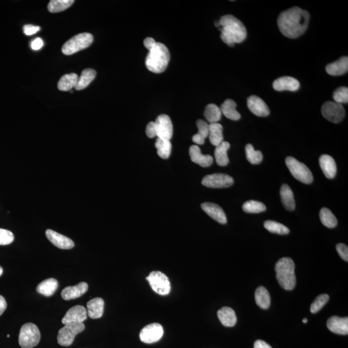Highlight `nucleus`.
I'll list each match as a JSON object with an SVG mask.
<instances>
[{"label":"nucleus","instance_id":"1","mask_svg":"<svg viewBox=\"0 0 348 348\" xmlns=\"http://www.w3.org/2000/svg\"><path fill=\"white\" fill-rule=\"evenodd\" d=\"M310 14L298 6L280 13L278 25L281 33L287 38L294 39L301 36L308 28Z\"/></svg>","mask_w":348,"mask_h":348},{"label":"nucleus","instance_id":"2","mask_svg":"<svg viewBox=\"0 0 348 348\" xmlns=\"http://www.w3.org/2000/svg\"><path fill=\"white\" fill-rule=\"evenodd\" d=\"M215 26L220 28L222 42L230 47H233L235 43L243 42L247 36L243 23L232 15H224L215 23Z\"/></svg>","mask_w":348,"mask_h":348},{"label":"nucleus","instance_id":"3","mask_svg":"<svg viewBox=\"0 0 348 348\" xmlns=\"http://www.w3.org/2000/svg\"><path fill=\"white\" fill-rule=\"evenodd\" d=\"M170 52L161 43L156 42L148 51L145 60L146 68L153 73L164 72L170 62Z\"/></svg>","mask_w":348,"mask_h":348},{"label":"nucleus","instance_id":"4","mask_svg":"<svg viewBox=\"0 0 348 348\" xmlns=\"http://www.w3.org/2000/svg\"><path fill=\"white\" fill-rule=\"evenodd\" d=\"M277 279L286 290H292L296 284L295 263L289 257H283L276 265Z\"/></svg>","mask_w":348,"mask_h":348},{"label":"nucleus","instance_id":"5","mask_svg":"<svg viewBox=\"0 0 348 348\" xmlns=\"http://www.w3.org/2000/svg\"><path fill=\"white\" fill-rule=\"evenodd\" d=\"M41 334L38 326L33 323H26L21 328L19 345L22 348H33L40 343Z\"/></svg>","mask_w":348,"mask_h":348},{"label":"nucleus","instance_id":"6","mask_svg":"<svg viewBox=\"0 0 348 348\" xmlns=\"http://www.w3.org/2000/svg\"><path fill=\"white\" fill-rule=\"evenodd\" d=\"M91 34L84 32L77 34L68 40L62 47V53L65 55H72L82 50L88 48L93 42Z\"/></svg>","mask_w":348,"mask_h":348},{"label":"nucleus","instance_id":"7","mask_svg":"<svg viewBox=\"0 0 348 348\" xmlns=\"http://www.w3.org/2000/svg\"><path fill=\"white\" fill-rule=\"evenodd\" d=\"M285 161L289 172L297 180L304 184L313 182L312 173L304 163H300L292 157H287Z\"/></svg>","mask_w":348,"mask_h":348},{"label":"nucleus","instance_id":"8","mask_svg":"<svg viewBox=\"0 0 348 348\" xmlns=\"http://www.w3.org/2000/svg\"><path fill=\"white\" fill-rule=\"evenodd\" d=\"M83 323L65 324L58 332V343L62 347H69L72 345L75 336L85 330Z\"/></svg>","mask_w":348,"mask_h":348},{"label":"nucleus","instance_id":"9","mask_svg":"<svg viewBox=\"0 0 348 348\" xmlns=\"http://www.w3.org/2000/svg\"><path fill=\"white\" fill-rule=\"evenodd\" d=\"M151 287L155 293L161 295H166L171 290L169 278L165 274L159 271L151 272L146 278Z\"/></svg>","mask_w":348,"mask_h":348},{"label":"nucleus","instance_id":"10","mask_svg":"<svg viewBox=\"0 0 348 348\" xmlns=\"http://www.w3.org/2000/svg\"><path fill=\"white\" fill-rule=\"evenodd\" d=\"M321 112L324 118L334 123L342 122L345 116V110L343 105L335 101H327L324 103Z\"/></svg>","mask_w":348,"mask_h":348},{"label":"nucleus","instance_id":"11","mask_svg":"<svg viewBox=\"0 0 348 348\" xmlns=\"http://www.w3.org/2000/svg\"><path fill=\"white\" fill-rule=\"evenodd\" d=\"M234 181L232 177L224 174L208 175L203 179L202 185L211 189H222L233 185Z\"/></svg>","mask_w":348,"mask_h":348},{"label":"nucleus","instance_id":"12","mask_svg":"<svg viewBox=\"0 0 348 348\" xmlns=\"http://www.w3.org/2000/svg\"><path fill=\"white\" fill-rule=\"evenodd\" d=\"M164 334L163 326L159 323L148 324L140 331L139 338L142 343L152 344L157 342Z\"/></svg>","mask_w":348,"mask_h":348},{"label":"nucleus","instance_id":"13","mask_svg":"<svg viewBox=\"0 0 348 348\" xmlns=\"http://www.w3.org/2000/svg\"><path fill=\"white\" fill-rule=\"evenodd\" d=\"M154 123L157 137L170 140L173 136V125L170 117L166 114H161L157 117Z\"/></svg>","mask_w":348,"mask_h":348},{"label":"nucleus","instance_id":"14","mask_svg":"<svg viewBox=\"0 0 348 348\" xmlns=\"http://www.w3.org/2000/svg\"><path fill=\"white\" fill-rule=\"evenodd\" d=\"M87 319V312L85 307L77 305L69 309L65 317L63 318L62 323L77 324L82 323Z\"/></svg>","mask_w":348,"mask_h":348},{"label":"nucleus","instance_id":"15","mask_svg":"<svg viewBox=\"0 0 348 348\" xmlns=\"http://www.w3.org/2000/svg\"><path fill=\"white\" fill-rule=\"evenodd\" d=\"M47 239L51 243H53L56 247L60 249L69 250L72 249L74 246V243L72 239L65 236L64 235L55 232L52 230H47L45 232Z\"/></svg>","mask_w":348,"mask_h":348},{"label":"nucleus","instance_id":"16","mask_svg":"<svg viewBox=\"0 0 348 348\" xmlns=\"http://www.w3.org/2000/svg\"><path fill=\"white\" fill-rule=\"evenodd\" d=\"M248 108L251 112L259 117H267L270 114V109L265 101L257 96H251L247 99Z\"/></svg>","mask_w":348,"mask_h":348},{"label":"nucleus","instance_id":"17","mask_svg":"<svg viewBox=\"0 0 348 348\" xmlns=\"http://www.w3.org/2000/svg\"><path fill=\"white\" fill-rule=\"evenodd\" d=\"M273 88L277 91H297L299 89L300 83L297 79L292 77H281L274 82Z\"/></svg>","mask_w":348,"mask_h":348},{"label":"nucleus","instance_id":"18","mask_svg":"<svg viewBox=\"0 0 348 348\" xmlns=\"http://www.w3.org/2000/svg\"><path fill=\"white\" fill-rule=\"evenodd\" d=\"M202 208L215 221L222 224L226 223L227 218L225 212L219 205L211 203H205L202 204Z\"/></svg>","mask_w":348,"mask_h":348},{"label":"nucleus","instance_id":"19","mask_svg":"<svg viewBox=\"0 0 348 348\" xmlns=\"http://www.w3.org/2000/svg\"><path fill=\"white\" fill-rule=\"evenodd\" d=\"M189 154L192 162L198 164L202 167H209L212 165L213 159L209 155H203L200 147L192 145L189 148Z\"/></svg>","mask_w":348,"mask_h":348},{"label":"nucleus","instance_id":"20","mask_svg":"<svg viewBox=\"0 0 348 348\" xmlns=\"http://www.w3.org/2000/svg\"><path fill=\"white\" fill-rule=\"evenodd\" d=\"M328 329L334 334L346 336L348 334V317L342 318L337 316L330 317L327 322Z\"/></svg>","mask_w":348,"mask_h":348},{"label":"nucleus","instance_id":"21","mask_svg":"<svg viewBox=\"0 0 348 348\" xmlns=\"http://www.w3.org/2000/svg\"><path fill=\"white\" fill-rule=\"evenodd\" d=\"M88 288L87 283L81 282L73 286L66 287L61 293L63 299L66 300L77 299L84 295Z\"/></svg>","mask_w":348,"mask_h":348},{"label":"nucleus","instance_id":"22","mask_svg":"<svg viewBox=\"0 0 348 348\" xmlns=\"http://www.w3.org/2000/svg\"><path fill=\"white\" fill-rule=\"evenodd\" d=\"M319 165L324 173V176L328 179L334 178L337 174V165L336 161L329 155H322L319 158Z\"/></svg>","mask_w":348,"mask_h":348},{"label":"nucleus","instance_id":"23","mask_svg":"<svg viewBox=\"0 0 348 348\" xmlns=\"http://www.w3.org/2000/svg\"><path fill=\"white\" fill-rule=\"evenodd\" d=\"M105 302L101 298L97 297L87 302V315L92 319H99L104 312Z\"/></svg>","mask_w":348,"mask_h":348},{"label":"nucleus","instance_id":"24","mask_svg":"<svg viewBox=\"0 0 348 348\" xmlns=\"http://www.w3.org/2000/svg\"><path fill=\"white\" fill-rule=\"evenodd\" d=\"M326 72L331 75H341L348 72V58L343 56L337 61L328 64L326 68Z\"/></svg>","mask_w":348,"mask_h":348},{"label":"nucleus","instance_id":"25","mask_svg":"<svg viewBox=\"0 0 348 348\" xmlns=\"http://www.w3.org/2000/svg\"><path fill=\"white\" fill-rule=\"evenodd\" d=\"M220 323L226 327H233L237 323V317L233 309L229 307H223L217 312Z\"/></svg>","mask_w":348,"mask_h":348},{"label":"nucleus","instance_id":"26","mask_svg":"<svg viewBox=\"0 0 348 348\" xmlns=\"http://www.w3.org/2000/svg\"><path fill=\"white\" fill-rule=\"evenodd\" d=\"M280 194L281 201L284 208L287 210L293 211L295 209V202L291 188L286 184H284L280 188Z\"/></svg>","mask_w":348,"mask_h":348},{"label":"nucleus","instance_id":"27","mask_svg":"<svg viewBox=\"0 0 348 348\" xmlns=\"http://www.w3.org/2000/svg\"><path fill=\"white\" fill-rule=\"evenodd\" d=\"M58 280L54 278H47L43 280L37 286V292L42 294L45 297H51L54 295L58 288Z\"/></svg>","mask_w":348,"mask_h":348},{"label":"nucleus","instance_id":"28","mask_svg":"<svg viewBox=\"0 0 348 348\" xmlns=\"http://www.w3.org/2000/svg\"><path fill=\"white\" fill-rule=\"evenodd\" d=\"M237 104L232 99H226L220 106V109L221 113L224 116L231 120L237 121L241 119V114L237 111Z\"/></svg>","mask_w":348,"mask_h":348},{"label":"nucleus","instance_id":"29","mask_svg":"<svg viewBox=\"0 0 348 348\" xmlns=\"http://www.w3.org/2000/svg\"><path fill=\"white\" fill-rule=\"evenodd\" d=\"M230 147V143L227 141H222L219 145L215 146L214 155H215L216 163L218 165L225 166L229 163L227 152H228Z\"/></svg>","mask_w":348,"mask_h":348},{"label":"nucleus","instance_id":"30","mask_svg":"<svg viewBox=\"0 0 348 348\" xmlns=\"http://www.w3.org/2000/svg\"><path fill=\"white\" fill-rule=\"evenodd\" d=\"M96 70L94 69H86L83 70L80 77H78L76 85L74 87L75 89L81 90L87 87L96 77Z\"/></svg>","mask_w":348,"mask_h":348},{"label":"nucleus","instance_id":"31","mask_svg":"<svg viewBox=\"0 0 348 348\" xmlns=\"http://www.w3.org/2000/svg\"><path fill=\"white\" fill-rule=\"evenodd\" d=\"M222 126L218 123H210L209 125V139L212 145L217 146L223 141Z\"/></svg>","mask_w":348,"mask_h":348},{"label":"nucleus","instance_id":"32","mask_svg":"<svg viewBox=\"0 0 348 348\" xmlns=\"http://www.w3.org/2000/svg\"><path fill=\"white\" fill-rule=\"evenodd\" d=\"M78 75L76 73H71L65 74L60 78L58 83V89L61 91H69L76 85Z\"/></svg>","mask_w":348,"mask_h":348},{"label":"nucleus","instance_id":"33","mask_svg":"<svg viewBox=\"0 0 348 348\" xmlns=\"http://www.w3.org/2000/svg\"><path fill=\"white\" fill-rule=\"evenodd\" d=\"M196 125L198 133L192 137V140L198 144H204L205 139L209 137V124L204 120H199L197 121Z\"/></svg>","mask_w":348,"mask_h":348},{"label":"nucleus","instance_id":"34","mask_svg":"<svg viewBox=\"0 0 348 348\" xmlns=\"http://www.w3.org/2000/svg\"><path fill=\"white\" fill-rule=\"evenodd\" d=\"M255 299H256L257 306L263 310L269 309L271 299H270L269 291L265 287L260 286L256 289V293H255Z\"/></svg>","mask_w":348,"mask_h":348},{"label":"nucleus","instance_id":"35","mask_svg":"<svg viewBox=\"0 0 348 348\" xmlns=\"http://www.w3.org/2000/svg\"><path fill=\"white\" fill-rule=\"evenodd\" d=\"M157 155L162 159L169 158L172 150V144L170 140L161 139L157 138L155 143Z\"/></svg>","mask_w":348,"mask_h":348},{"label":"nucleus","instance_id":"36","mask_svg":"<svg viewBox=\"0 0 348 348\" xmlns=\"http://www.w3.org/2000/svg\"><path fill=\"white\" fill-rule=\"evenodd\" d=\"M204 116L209 123H217L221 119L220 108L215 104H209L205 108Z\"/></svg>","mask_w":348,"mask_h":348},{"label":"nucleus","instance_id":"37","mask_svg":"<svg viewBox=\"0 0 348 348\" xmlns=\"http://www.w3.org/2000/svg\"><path fill=\"white\" fill-rule=\"evenodd\" d=\"M320 219L322 223L328 228H335L337 225V219L334 214L327 208H323L320 211Z\"/></svg>","mask_w":348,"mask_h":348},{"label":"nucleus","instance_id":"38","mask_svg":"<svg viewBox=\"0 0 348 348\" xmlns=\"http://www.w3.org/2000/svg\"><path fill=\"white\" fill-rule=\"evenodd\" d=\"M73 2V0H52L48 5L49 11L52 13L64 11L70 7Z\"/></svg>","mask_w":348,"mask_h":348},{"label":"nucleus","instance_id":"39","mask_svg":"<svg viewBox=\"0 0 348 348\" xmlns=\"http://www.w3.org/2000/svg\"><path fill=\"white\" fill-rule=\"evenodd\" d=\"M246 159L252 165H258L263 159V153L261 151L255 150L252 144H248L246 146Z\"/></svg>","mask_w":348,"mask_h":348},{"label":"nucleus","instance_id":"40","mask_svg":"<svg viewBox=\"0 0 348 348\" xmlns=\"http://www.w3.org/2000/svg\"><path fill=\"white\" fill-rule=\"evenodd\" d=\"M243 209L246 213H258L266 211L267 207L258 201L251 200L244 203Z\"/></svg>","mask_w":348,"mask_h":348},{"label":"nucleus","instance_id":"41","mask_svg":"<svg viewBox=\"0 0 348 348\" xmlns=\"http://www.w3.org/2000/svg\"><path fill=\"white\" fill-rule=\"evenodd\" d=\"M265 228L269 232L280 235H286L289 233L288 228L279 222L274 220H267L264 224Z\"/></svg>","mask_w":348,"mask_h":348},{"label":"nucleus","instance_id":"42","mask_svg":"<svg viewBox=\"0 0 348 348\" xmlns=\"http://www.w3.org/2000/svg\"><path fill=\"white\" fill-rule=\"evenodd\" d=\"M330 299L329 295L327 294H321L315 299L310 307V311L312 313L319 312Z\"/></svg>","mask_w":348,"mask_h":348},{"label":"nucleus","instance_id":"43","mask_svg":"<svg viewBox=\"0 0 348 348\" xmlns=\"http://www.w3.org/2000/svg\"><path fill=\"white\" fill-rule=\"evenodd\" d=\"M333 98L335 102L337 103H348V88L346 86H341L337 88L333 94Z\"/></svg>","mask_w":348,"mask_h":348},{"label":"nucleus","instance_id":"44","mask_svg":"<svg viewBox=\"0 0 348 348\" xmlns=\"http://www.w3.org/2000/svg\"><path fill=\"white\" fill-rule=\"evenodd\" d=\"M14 239L12 232L5 229L0 228V245H8L11 244Z\"/></svg>","mask_w":348,"mask_h":348},{"label":"nucleus","instance_id":"45","mask_svg":"<svg viewBox=\"0 0 348 348\" xmlns=\"http://www.w3.org/2000/svg\"><path fill=\"white\" fill-rule=\"evenodd\" d=\"M337 251L339 256L345 261H348V248L345 244H338L337 245Z\"/></svg>","mask_w":348,"mask_h":348},{"label":"nucleus","instance_id":"46","mask_svg":"<svg viewBox=\"0 0 348 348\" xmlns=\"http://www.w3.org/2000/svg\"><path fill=\"white\" fill-rule=\"evenodd\" d=\"M40 31V27L38 26L32 25H26L23 27V32L27 36H31L35 34Z\"/></svg>","mask_w":348,"mask_h":348},{"label":"nucleus","instance_id":"47","mask_svg":"<svg viewBox=\"0 0 348 348\" xmlns=\"http://www.w3.org/2000/svg\"><path fill=\"white\" fill-rule=\"evenodd\" d=\"M146 135L148 138H150L157 137L154 122H151L149 123L148 125H147L146 128Z\"/></svg>","mask_w":348,"mask_h":348},{"label":"nucleus","instance_id":"48","mask_svg":"<svg viewBox=\"0 0 348 348\" xmlns=\"http://www.w3.org/2000/svg\"><path fill=\"white\" fill-rule=\"evenodd\" d=\"M43 45V41L42 38H36L31 42V46L32 49L34 50V51H38L42 48Z\"/></svg>","mask_w":348,"mask_h":348},{"label":"nucleus","instance_id":"49","mask_svg":"<svg viewBox=\"0 0 348 348\" xmlns=\"http://www.w3.org/2000/svg\"><path fill=\"white\" fill-rule=\"evenodd\" d=\"M155 43H156V42H155L154 39L150 38V37H148V38L144 39L143 42L144 47H146V49H148V51L152 48Z\"/></svg>","mask_w":348,"mask_h":348},{"label":"nucleus","instance_id":"50","mask_svg":"<svg viewBox=\"0 0 348 348\" xmlns=\"http://www.w3.org/2000/svg\"><path fill=\"white\" fill-rule=\"evenodd\" d=\"M7 304H6L5 298L2 295H0V316L5 312Z\"/></svg>","mask_w":348,"mask_h":348},{"label":"nucleus","instance_id":"51","mask_svg":"<svg viewBox=\"0 0 348 348\" xmlns=\"http://www.w3.org/2000/svg\"><path fill=\"white\" fill-rule=\"evenodd\" d=\"M254 348H272L269 344L261 340H257L254 343Z\"/></svg>","mask_w":348,"mask_h":348},{"label":"nucleus","instance_id":"52","mask_svg":"<svg viewBox=\"0 0 348 348\" xmlns=\"http://www.w3.org/2000/svg\"><path fill=\"white\" fill-rule=\"evenodd\" d=\"M2 274H3V269H2L1 267H0V276L2 275Z\"/></svg>","mask_w":348,"mask_h":348},{"label":"nucleus","instance_id":"53","mask_svg":"<svg viewBox=\"0 0 348 348\" xmlns=\"http://www.w3.org/2000/svg\"><path fill=\"white\" fill-rule=\"evenodd\" d=\"M302 322H303L304 323H306L307 322H308V319H304L303 320H302Z\"/></svg>","mask_w":348,"mask_h":348},{"label":"nucleus","instance_id":"54","mask_svg":"<svg viewBox=\"0 0 348 348\" xmlns=\"http://www.w3.org/2000/svg\"><path fill=\"white\" fill-rule=\"evenodd\" d=\"M7 337H8V338H9V337H10L9 335H7Z\"/></svg>","mask_w":348,"mask_h":348}]
</instances>
